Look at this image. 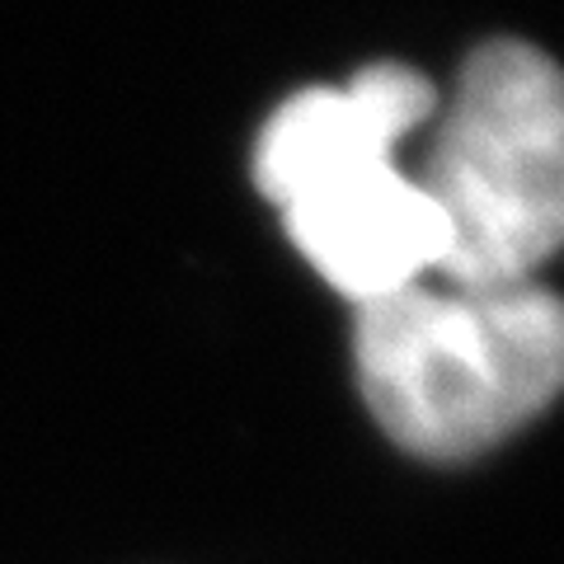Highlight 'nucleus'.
Wrapping results in <instances>:
<instances>
[{"mask_svg":"<svg viewBox=\"0 0 564 564\" xmlns=\"http://www.w3.org/2000/svg\"><path fill=\"white\" fill-rule=\"evenodd\" d=\"M352 372L400 452L470 462L564 395V296L541 278H419L352 306Z\"/></svg>","mask_w":564,"mask_h":564,"instance_id":"nucleus-2","label":"nucleus"},{"mask_svg":"<svg viewBox=\"0 0 564 564\" xmlns=\"http://www.w3.org/2000/svg\"><path fill=\"white\" fill-rule=\"evenodd\" d=\"M437 99L423 70L377 62L348 85L282 99L254 141V188L292 250L352 306L433 278L447 259L443 212L400 161Z\"/></svg>","mask_w":564,"mask_h":564,"instance_id":"nucleus-1","label":"nucleus"},{"mask_svg":"<svg viewBox=\"0 0 564 564\" xmlns=\"http://www.w3.org/2000/svg\"><path fill=\"white\" fill-rule=\"evenodd\" d=\"M414 180L447 226L437 278H541L564 254V66L518 39L475 47L429 118Z\"/></svg>","mask_w":564,"mask_h":564,"instance_id":"nucleus-3","label":"nucleus"}]
</instances>
